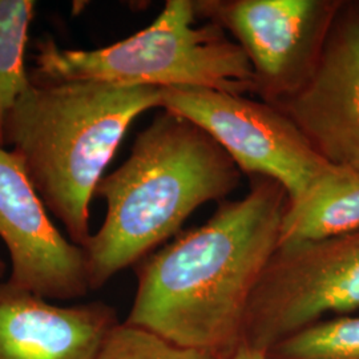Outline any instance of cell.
Wrapping results in <instances>:
<instances>
[{
	"label": "cell",
	"instance_id": "8fae6325",
	"mask_svg": "<svg viewBox=\"0 0 359 359\" xmlns=\"http://www.w3.org/2000/svg\"><path fill=\"white\" fill-rule=\"evenodd\" d=\"M359 229V173L332 167L299 204L286 208L280 243L321 240Z\"/></svg>",
	"mask_w": 359,
	"mask_h": 359
},
{
	"label": "cell",
	"instance_id": "3957f363",
	"mask_svg": "<svg viewBox=\"0 0 359 359\" xmlns=\"http://www.w3.org/2000/svg\"><path fill=\"white\" fill-rule=\"evenodd\" d=\"M163 88L81 80L34 83L6 123L4 147L19 157L40 200L68 234L90 240V201L132 121L161 108Z\"/></svg>",
	"mask_w": 359,
	"mask_h": 359
},
{
	"label": "cell",
	"instance_id": "7c38bea8",
	"mask_svg": "<svg viewBox=\"0 0 359 359\" xmlns=\"http://www.w3.org/2000/svg\"><path fill=\"white\" fill-rule=\"evenodd\" d=\"M34 11L32 0H0V147L3 148H6L7 118L31 84L25 53Z\"/></svg>",
	"mask_w": 359,
	"mask_h": 359
},
{
	"label": "cell",
	"instance_id": "6da1fadb",
	"mask_svg": "<svg viewBox=\"0 0 359 359\" xmlns=\"http://www.w3.org/2000/svg\"><path fill=\"white\" fill-rule=\"evenodd\" d=\"M286 208L280 182L250 176L243 198L219 201L204 225L179 233L135 266L137 287L124 322L231 357L243 344L249 302L280 243Z\"/></svg>",
	"mask_w": 359,
	"mask_h": 359
},
{
	"label": "cell",
	"instance_id": "8992f818",
	"mask_svg": "<svg viewBox=\"0 0 359 359\" xmlns=\"http://www.w3.org/2000/svg\"><path fill=\"white\" fill-rule=\"evenodd\" d=\"M161 109L204 129L243 173L280 182L287 208L299 205L333 167L280 109L262 100L203 88H163Z\"/></svg>",
	"mask_w": 359,
	"mask_h": 359
},
{
	"label": "cell",
	"instance_id": "9a60e30c",
	"mask_svg": "<svg viewBox=\"0 0 359 359\" xmlns=\"http://www.w3.org/2000/svg\"><path fill=\"white\" fill-rule=\"evenodd\" d=\"M226 359H268V354L265 350L241 344Z\"/></svg>",
	"mask_w": 359,
	"mask_h": 359
},
{
	"label": "cell",
	"instance_id": "ba28073f",
	"mask_svg": "<svg viewBox=\"0 0 359 359\" xmlns=\"http://www.w3.org/2000/svg\"><path fill=\"white\" fill-rule=\"evenodd\" d=\"M271 105L323 160L359 173V0H342L308 83Z\"/></svg>",
	"mask_w": 359,
	"mask_h": 359
},
{
	"label": "cell",
	"instance_id": "5b68a950",
	"mask_svg": "<svg viewBox=\"0 0 359 359\" xmlns=\"http://www.w3.org/2000/svg\"><path fill=\"white\" fill-rule=\"evenodd\" d=\"M359 309V229L278 244L249 302L243 344L270 347L327 314Z\"/></svg>",
	"mask_w": 359,
	"mask_h": 359
},
{
	"label": "cell",
	"instance_id": "52a82bcc",
	"mask_svg": "<svg viewBox=\"0 0 359 359\" xmlns=\"http://www.w3.org/2000/svg\"><path fill=\"white\" fill-rule=\"evenodd\" d=\"M198 19L243 48L255 95L276 104L301 90L320 62L342 0H193Z\"/></svg>",
	"mask_w": 359,
	"mask_h": 359
},
{
	"label": "cell",
	"instance_id": "7a4b0ae2",
	"mask_svg": "<svg viewBox=\"0 0 359 359\" xmlns=\"http://www.w3.org/2000/svg\"><path fill=\"white\" fill-rule=\"evenodd\" d=\"M241 177V169L204 129L176 114H158L93 194L105 201L107 215L83 246L90 290L177 236L200 206L224 201Z\"/></svg>",
	"mask_w": 359,
	"mask_h": 359
},
{
	"label": "cell",
	"instance_id": "30bf717a",
	"mask_svg": "<svg viewBox=\"0 0 359 359\" xmlns=\"http://www.w3.org/2000/svg\"><path fill=\"white\" fill-rule=\"evenodd\" d=\"M117 323L105 302L59 306L0 281V359H96Z\"/></svg>",
	"mask_w": 359,
	"mask_h": 359
},
{
	"label": "cell",
	"instance_id": "277c9868",
	"mask_svg": "<svg viewBox=\"0 0 359 359\" xmlns=\"http://www.w3.org/2000/svg\"><path fill=\"white\" fill-rule=\"evenodd\" d=\"M200 19L193 0H168L148 27L95 50L36 41L31 81L95 80L128 87L203 88L255 93V75L243 48L221 27Z\"/></svg>",
	"mask_w": 359,
	"mask_h": 359
},
{
	"label": "cell",
	"instance_id": "4fadbf2b",
	"mask_svg": "<svg viewBox=\"0 0 359 359\" xmlns=\"http://www.w3.org/2000/svg\"><path fill=\"white\" fill-rule=\"evenodd\" d=\"M268 359H359V316L322 320L276 344Z\"/></svg>",
	"mask_w": 359,
	"mask_h": 359
},
{
	"label": "cell",
	"instance_id": "2e32d148",
	"mask_svg": "<svg viewBox=\"0 0 359 359\" xmlns=\"http://www.w3.org/2000/svg\"><path fill=\"white\" fill-rule=\"evenodd\" d=\"M4 273H6V264H4V261L0 258V281H1L3 277H4Z\"/></svg>",
	"mask_w": 359,
	"mask_h": 359
},
{
	"label": "cell",
	"instance_id": "9c48e42d",
	"mask_svg": "<svg viewBox=\"0 0 359 359\" xmlns=\"http://www.w3.org/2000/svg\"><path fill=\"white\" fill-rule=\"evenodd\" d=\"M0 238L11 258L8 283L46 299L90 290L84 249L57 231L19 157L0 147Z\"/></svg>",
	"mask_w": 359,
	"mask_h": 359
},
{
	"label": "cell",
	"instance_id": "5bb4252c",
	"mask_svg": "<svg viewBox=\"0 0 359 359\" xmlns=\"http://www.w3.org/2000/svg\"><path fill=\"white\" fill-rule=\"evenodd\" d=\"M96 359H218L210 353L180 346L157 334L118 322Z\"/></svg>",
	"mask_w": 359,
	"mask_h": 359
}]
</instances>
